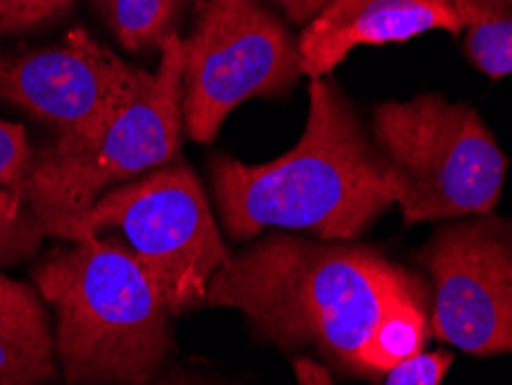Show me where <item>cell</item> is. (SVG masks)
Instances as JSON below:
<instances>
[{
	"label": "cell",
	"instance_id": "obj_15",
	"mask_svg": "<svg viewBox=\"0 0 512 385\" xmlns=\"http://www.w3.org/2000/svg\"><path fill=\"white\" fill-rule=\"evenodd\" d=\"M47 238L24 194L0 185V270L33 259Z\"/></svg>",
	"mask_w": 512,
	"mask_h": 385
},
{
	"label": "cell",
	"instance_id": "obj_20",
	"mask_svg": "<svg viewBox=\"0 0 512 385\" xmlns=\"http://www.w3.org/2000/svg\"><path fill=\"white\" fill-rule=\"evenodd\" d=\"M146 385H224V383L217 379H210V376H201V374H192V372H183V369H176V372L160 374L157 379H153Z\"/></svg>",
	"mask_w": 512,
	"mask_h": 385
},
{
	"label": "cell",
	"instance_id": "obj_13",
	"mask_svg": "<svg viewBox=\"0 0 512 385\" xmlns=\"http://www.w3.org/2000/svg\"><path fill=\"white\" fill-rule=\"evenodd\" d=\"M429 312H432L429 300H416V303L397 305L383 316L363 356L367 381L383 379L390 369L425 351L432 337Z\"/></svg>",
	"mask_w": 512,
	"mask_h": 385
},
{
	"label": "cell",
	"instance_id": "obj_4",
	"mask_svg": "<svg viewBox=\"0 0 512 385\" xmlns=\"http://www.w3.org/2000/svg\"><path fill=\"white\" fill-rule=\"evenodd\" d=\"M372 137L393 171L406 226L489 215L499 206L508 157L471 104L434 93L383 102Z\"/></svg>",
	"mask_w": 512,
	"mask_h": 385
},
{
	"label": "cell",
	"instance_id": "obj_1",
	"mask_svg": "<svg viewBox=\"0 0 512 385\" xmlns=\"http://www.w3.org/2000/svg\"><path fill=\"white\" fill-rule=\"evenodd\" d=\"M429 300L427 279L379 247L277 231L231 254L206 305L238 309L254 337L284 353L310 351L349 381H367L365 349L390 309Z\"/></svg>",
	"mask_w": 512,
	"mask_h": 385
},
{
	"label": "cell",
	"instance_id": "obj_12",
	"mask_svg": "<svg viewBox=\"0 0 512 385\" xmlns=\"http://www.w3.org/2000/svg\"><path fill=\"white\" fill-rule=\"evenodd\" d=\"M464 26V54L499 81L512 77V0H448Z\"/></svg>",
	"mask_w": 512,
	"mask_h": 385
},
{
	"label": "cell",
	"instance_id": "obj_6",
	"mask_svg": "<svg viewBox=\"0 0 512 385\" xmlns=\"http://www.w3.org/2000/svg\"><path fill=\"white\" fill-rule=\"evenodd\" d=\"M109 231H120L148 268L173 319L206 305L210 282L231 259L206 190L185 160L104 192L54 238L79 243Z\"/></svg>",
	"mask_w": 512,
	"mask_h": 385
},
{
	"label": "cell",
	"instance_id": "obj_17",
	"mask_svg": "<svg viewBox=\"0 0 512 385\" xmlns=\"http://www.w3.org/2000/svg\"><path fill=\"white\" fill-rule=\"evenodd\" d=\"M35 160V148L21 123L0 120V185L24 194L26 178Z\"/></svg>",
	"mask_w": 512,
	"mask_h": 385
},
{
	"label": "cell",
	"instance_id": "obj_18",
	"mask_svg": "<svg viewBox=\"0 0 512 385\" xmlns=\"http://www.w3.org/2000/svg\"><path fill=\"white\" fill-rule=\"evenodd\" d=\"M455 356L446 349L418 353L416 358L402 362L383 376L381 385H443Z\"/></svg>",
	"mask_w": 512,
	"mask_h": 385
},
{
	"label": "cell",
	"instance_id": "obj_8",
	"mask_svg": "<svg viewBox=\"0 0 512 385\" xmlns=\"http://www.w3.org/2000/svg\"><path fill=\"white\" fill-rule=\"evenodd\" d=\"M84 28L42 47H0V102L47 125L56 150L93 141L148 79Z\"/></svg>",
	"mask_w": 512,
	"mask_h": 385
},
{
	"label": "cell",
	"instance_id": "obj_19",
	"mask_svg": "<svg viewBox=\"0 0 512 385\" xmlns=\"http://www.w3.org/2000/svg\"><path fill=\"white\" fill-rule=\"evenodd\" d=\"M273 3L282 7L293 24H310L328 0H273Z\"/></svg>",
	"mask_w": 512,
	"mask_h": 385
},
{
	"label": "cell",
	"instance_id": "obj_16",
	"mask_svg": "<svg viewBox=\"0 0 512 385\" xmlns=\"http://www.w3.org/2000/svg\"><path fill=\"white\" fill-rule=\"evenodd\" d=\"M72 5L74 0H0V40L54 24Z\"/></svg>",
	"mask_w": 512,
	"mask_h": 385
},
{
	"label": "cell",
	"instance_id": "obj_2",
	"mask_svg": "<svg viewBox=\"0 0 512 385\" xmlns=\"http://www.w3.org/2000/svg\"><path fill=\"white\" fill-rule=\"evenodd\" d=\"M222 229L233 240L261 231L356 240L397 201L393 171L333 79H312L307 123L289 153L266 164L210 160Z\"/></svg>",
	"mask_w": 512,
	"mask_h": 385
},
{
	"label": "cell",
	"instance_id": "obj_14",
	"mask_svg": "<svg viewBox=\"0 0 512 385\" xmlns=\"http://www.w3.org/2000/svg\"><path fill=\"white\" fill-rule=\"evenodd\" d=\"M116 40L130 51H160L185 10L199 0H95Z\"/></svg>",
	"mask_w": 512,
	"mask_h": 385
},
{
	"label": "cell",
	"instance_id": "obj_10",
	"mask_svg": "<svg viewBox=\"0 0 512 385\" xmlns=\"http://www.w3.org/2000/svg\"><path fill=\"white\" fill-rule=\"evenodd\" d=\"M432 30L464 33L448 0H328L296 40L300 72L330 77L353 49L402 44Z\"/></svg>",
	"mask_w": 512,
	"mask_h": 385
},
{
	"label": "cell",
	"instance_id": "obj_3",
	"mask_svg": "<svg viewBox=\"0 0 512 385\" xmlns=\"http://www.w3.org/2000/svg\"><path fill=\"white\" fill-rule=\"evenodd\" d=\"M30 279L56 314V358L67 385H146L173 351V314L123 236L54 247Z\"/></svg>",
	"mask_w": 512,
	"mask_h": 385
},
{
	"label": "cell",
	"instance_id": "obj_11",
	"mask_svg": "<svg viewBox=\"0 0 512 385\" xmlns=\"http://www.w3.org/2000/svg\"><path fill=\"white\" fill-rule=\"evenodd\" d=\"M58 369L42 293L0 270V385H49Z\"/></svg>",
	"mask_w": 512,
	"mask_h": 385
},
{
	"label": "cell",
	"instance_id": "obj_7",
	"mask_svg": "<svg viewBox=\"0 0 512 385\" xmlns=\"http://www.w3.org/2000/svg\"><path fill=\"white\" fill-rule=\"evenodd\" d=\"M298 44L261 0H199L183 37V125L210 143L233 109L254 97H282L296 86Z\"/></svg>",
	"mask_w": 512,
	"mask_h": 385
},
{
	"label": "cell",
	"instance_id": "obj_5",
	"mask_svg": "<svg viewBox=\"0 0 512 385\" xmlns=\"http://www.w3.org/2000/svg\"><path fill=\"white\" fill-rule=\"evenodd\" d=\"M183 130V37L173 33L162 42L157 70L93 141L74 150L49 143L35 150L24 199L54 238L104 192L180 160Z\"/></svg>",
	"mask_w": 512,
	"mask_h": 385
},
{
	"label": "cell",
	"instance_id": "obj_9",
	"mask_svg": "<svg viewBox=\"0 0 512 385\" xmlns=\"http://www.w3.org/2000/svg\"><path fill=\"white\" fill-rule=\"evenodd\" d=\"M432 291V337L476 358L512 356V217H466L416 254Z\"/></svg>",
	"mask_w": 512,
	"mask_h": 385
}]
</instances>
